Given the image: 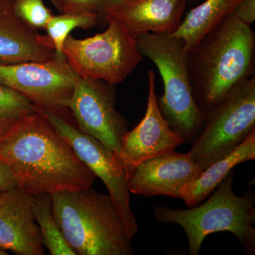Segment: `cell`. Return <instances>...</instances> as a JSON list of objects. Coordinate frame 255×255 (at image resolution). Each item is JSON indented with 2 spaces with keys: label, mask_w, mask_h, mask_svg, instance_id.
I'll use <instances>...</instances> for the list:
<instances>
[{
  "label": "cell",
  "mask_w": 255,
  "mask_h": 255,
  "mask_svg": "<svg viewBox=\"0 0 255 255\" xmlns=\"http://www.w3.org/2000/svg\"><path fill=\"white\" fill-rule=\"evenodd\" d=\"M0 159L33 196L89 189L97 177L38 110L0 136Z\"/></svg>",
  "instance_id": "6da1fadb"
},
{
  "label": "cell",
  "mask_w": 255,
  "mask_h": 255,
  "mask_svg": "<svg viewBox=\"0 0 255 255\" xmlns=\"http://www.w3.org/2000/svg\"><path fill=\"white\" fill-rule=\"evenodd\" d=\"M255 36L231 13L187 51L196 105L204 117L240 82L254 75Z\"/></svg>",
  "instance_id": "7a4b0ae2"
},
{
  "label": "cell",
  "mask_w": 255,
  "mask_h": 255,
  "mask_svg": "<svg viewBox=\"0 0 255 255\" xmlns=\"http://www.w3.org/2000/svg\"><path fill=\"white\" fill-rule=\"evenodd\" d=\"M55 219L77 255H134L110 195L91 188L51 196Z\"/></svg>",
  "instance_id": "3957f363"
},
{
  "label": "cell",
  "mask_w": 255,
  "mask_h": 255,
  "mask_svg": "<svg viewBox=\"0 0 255 255\" xmlns=\"http://www.w3.org/2000/svg\"><path fill=\"white\" fill-rule=\"evenodd\" d=\"M232 171L200 206L188 209L155 206L154 218L159 223H174L183 228L190 255H198L204 239L211 233H233L247 255H255V194L246 191L242 196L233 190Z\"/></svg>",
  "instance_id": "277c9868"
},
{
  "label": "cell",
  "mask_w": 255,
  "mask_h": 255,
  "mask_svg": "<svg viewBox=\"0 0 255 255\" xmlns=\"http://www.w3.org/2000/svg\"><path fill=\"white\" fill-rule=\"evenodd\" d=\"M142 57L152 60L164 85V95L157 105L169 127L193 143L204 127L205 117L196 105L188 70L184 41L172 35L146 33L135 38Z\"/></svg>",
  "instance_id": "5b68a950"
},
{
  "label": "cell",
  "mask_w": 255,
  "mask_h": 255,
  "mask_svg": "<svg viewBox=\"0 0 255 255\" xmlns=\"http://www.w3.org/2000/svg\"><path fill=\"white\" fill-rule=\"evenodd\" d=\"M107 29L84 39L69 35L62 53L72 70L82 78L102 80L111 85L124 82L142 60L135 38L124 23L107 14Z\"/></svg>",
  "instance_id": "8992f818"
},
{
  "label": "cell",
  "mask_w": 255,
  "mask_h": 255,
  "mask_svg": "<svg viewBox=\"0 0 255 255\" xmlns=\"http://www.w3.org/2000/svg\"><path fill=\"white\" fill-rule=\"evenodd\" d=\"M255 129V77L233 87L205 116L188 155L203 170L231 154Z\"/></svg>",
  "instance_id": "52a82bcc"
},
{
  "label": "cell",
  "mask_w": 255,
  "mask_h": 255,
  "mask_svg": "<svg viewBox=\"0 0 255 255\" xmlns=\"http://www.w3.org/2000/svg\"><path fill=\"white\" fill-rule=\"evenodd\" d=\"M37 108L73 147L82 162L96 177L102 179L108 189L109 195L118 211L128 236L132 239L138 232V225L130 208L128 178L123 164L102 142L80 130L70 117L68 109L52 110Z\"/></svg>",
  "instance_id": "ba28073f"
},
{
  "label": "cell",
  "mask_w": 255,
  "mask_h": 255,
  "mask_svg": "<svg viewBox=\"0 0 255 255\" xmlns=\"http://www.w3.org/2000/svg\"><path fill=\"white\" fill-rule=\"evenodd\" d=\"M67 109L80 130L102 142L122 164L121 146L128 124L116 109L114 85L78 77Z\"/></svg>",
  "instance_id": "9c48e42d"
},
{
  "label": "cell",
  "mask_w": 255,
  "mask_h": 255,
  "mask_svg": "<svg viewBox=\"0 0 255 255\" xmlns=\"http://www.w3.org/2000/svg\"><path fill=\"white\" fill-rule=\"evenodd\" d=\"M78 77L63 53L43 61L0 64V82L45 110L67 109Z\"/></svg>",
  "instance_id": "30bf717a"
},
{
  "label": "cell",
  "mask_w": 255,
  "mask_h": 255,
  "mask_svg": "<svg viewBox=\"0 0 255 255\" xmlns=\"http://www.w3.org/2000/svg\"><path fill=\"white\" fill-rule=\"evenodd\" d=\"M147 80L148 96L145 116L132 130L126 132L121 146V160L128 178L137 164L174 151L185 142L180 135L171 128L159 111L153 70H149Z\"/></svg>",
  "instance_id": "8fae6325"
},
{
  "label": "cell",
  "mask_w": 255,
  "mask_h": 255,
  "mask_svg": "<svg viewBox=\"0 0 255 255\" xmlns=\"http://www.w3.org/2000/svg\"><path fill=\"white\" fill-rule=\"evenodd\" d=\"M203 169L188 154L165 152L137 164L128 175L130 193L146 198L180 199L185 184L200 177Z\"/></svg>",
  "instance_id": "7c38bea8"
},
{
  "label": "cell",
  "mask_w": 255,
  "mask_h": 255,
  "mask_svg": "<svg viewBox=\"0 0 255 255\" xmlns=\"http://www.w3.org/2000/svg\"><path fill=\"white\" fill-rule=\"evenodd\" d=\"M33 196L15 187L0 191V248L17 255H43Z\"/></svg>",
  "instance_id": "4fadbf2b"
},
{
  "label": "cell",
  "mask_w": 255,
  "mask_h": 255,
  "mask_svg": "<svg viewBox=\"0 0 255 255\" xmlns=\"http://www.w3.org/2000/svg\"><path fill=\"white\" fill-rule=\"evenodd\" d=\"M187 0H124L107 10L134 38L146 33L171 35L182 23Z\"/></svg>",
  "instance_id": "5bb4252c"
},
{
  "label": "cell",
  "mask_w": 255,
  "mask_h": 255,
  "mask_svg": "<svg viewBox=\"0 0 255 255\" xmlns=\"http://www.w3.org/2000/svg\"><path fill=\"white\" fill-rule=\"evenodd\" d=\"M12 0H0V64L43 61L57 53L48 36H42L18 17Z\"/></svg>",
  "instance_id": "9a60e30c"
},
{
  "label": "cell",
  "mask_w": 255,
  "mask_h": 255,
  "mask_svg": "<svg viewBox=\"0 0 255 255\" xmlns=\"http://www.w3.org/2000/svg\"><path fill=\"white\" fill-rule=\"evenodd\" d=\"M255 159V129L229 155L219 159L204 169L200 177L185 184L180 191V199L187 207L199 205L238 164Z\"/></svg>",
  "instance_id": "2e32d148"
},
{
  "label": "cell",
  "mask_w": 255,
  "mask_h": 255,
  "mask_svg": "<svg viewBox=\"0 0 255 255\" xmlns=\"http://www.w3.org/2000/svg\"><path fill=\"white\" fill-rule=\"evenodd\" d=\"M241 0H206L189 11L172 36L180 38L186 51L192 49L202 37L233 12Z\"/></svg>",
  "instance_id": "e0dca14e"
},
{
  "label": "cell",
  "mask_w": 255,
  "mask_h": 255,
  "mask_svg": "<svg viewBox=\"0 0 255 255\" xmlns=\"http://www.w3.org/2000/svg\"><path fill=\"white\" fill-rule=\"evenodd\" d=\"M33 211L40 231L43 246L51 255H77L68 244L55 219L51 196H33Z\"/></svg>",
  "instance_id": "ac0fdd59"
},
{
  "label": "cell",
  "mask_w": 255,
  "mask_h": 255,
  "mask_svg": "<svg viewBox=\"0 0 255 255\" xmlns=\"http://www.w3.org/2000/svg\"><path fill=\"white\" fill-rule=\"evenodd\" d=\"M99 21L97 14H61L53 15L47 23L46 29L57 53L62 54L65 40L70 32L76 28H90Z\"/></svg>",
  "instance_id": "d6986e66"
},
{
  "label": "cell",
  "mask_w": 255,
  "mask_h": 255,
  "mask_svg": "<svg viewBox=\"0 0 255 255\" xmlns=\"http://www.w3.org/2000/svg\"><path fill=\"white\" fill-rule=\"evenodd\" d=\"M36 112L31 101L0 82V117L18 119Z\"/></svg>",
  "instance_id": "ffe728a7"
},
{
  "label": "cell",
  "mask_w": 255,
  "mask_h": 255,
  "mask_svg": "<svg viewBox=\"0 0 255 255\" xmlns=\"http://www.w3.org/2000/svg\"><path fill=\"white\" fill-rule=\"evenodd\" d=\"M15 14L35 28H46L53 16L43 2V0H12Z\"/></svg>",
  "instance_id": "44dd1931"
},
{
  "label": "cell",
  "mask_w": 255,
  "mask_h": 255,
  "mask_svg": "<svg viewBox=\"0 0 255 255\" xmlns=\"http://www.w3.org/2000/svg\"><path fill=\"white\" fill-rule=\"evenodd\" d=\"M61 14L99 15L107 0H50Z\"/></svg>",
  "instance_id": "7402d4cb"
},
{
  "label": "cell",
  "mask_w": 255,
  "mask_h": 255,
  "mask_svg": "<svg viewBox=\"0 0 255 255\" xmlns=\"http://www.w3.org/2000/svg\"><path fill=\"white\" fill-rule=\"evenodd\" d=\"M233 13L241 21L251 26L255 21V0H241Z\"/></svg>",
  "instance_id": "603a6c76"
},
{
  "label": "cell",
  "mask_w": 255,
  "mask_h": 255,
  "mask_svg": "<svg viewBox=\"0 0 255 255\" xmlns=\"http://www.w3.org/2000/svg\"><path fill=\"white\" fill-rule=\"evenodd\" d=\"M17 187L16 179L6 164L0 159V191Z\"/></svg>",
  "instance_id": "cb8c5ba5"
},
{
  "label": "cell",
  "mask_w": 255,
  "mask_h": 255,
  "mask_svg": "<svg viewBox=\"0 0 255 255\" xmlns=\"http://www.w3.org/2000/svg\"><path fill=\"white\" fill-rule=\"evenodd\" d=\"M16 120L17 119L0 117V136L7 131Z\"/></svg>",
  "instance_id": "d4e9b609"
},
{
  "label": "cell",
  "mask_w": 255,
  "mask_h": 255,
  "mask_svg": "<svg viewBox=\"0 0 255 255\" xmlns=\"http://www.w3.org/2000/svg\"><path fill=\"white\" fill-rule=\"evenodd\" d=\"M122 1H124V0H107V2H106L105 6L102 8V11L98 15L99 21H105V15L107 10L122 2Z\"/></svg>",
  "instance_id": "484cf974"
},
{
  "label": "cell",
  "mask_w": 255,
  "mask_h": 255,
  "mask_svg": "<svg viewBox=\"0 0 255 255\" xmlns=\"http://www.w3.org/2000/svg\"><path fill=\"white\" fill-rule=\"evenodd\" d=\"M8 253H6V251L0 248V255H7Z\"/></svg>",
  "instance_id": "4316f807"
}]
</instances>
